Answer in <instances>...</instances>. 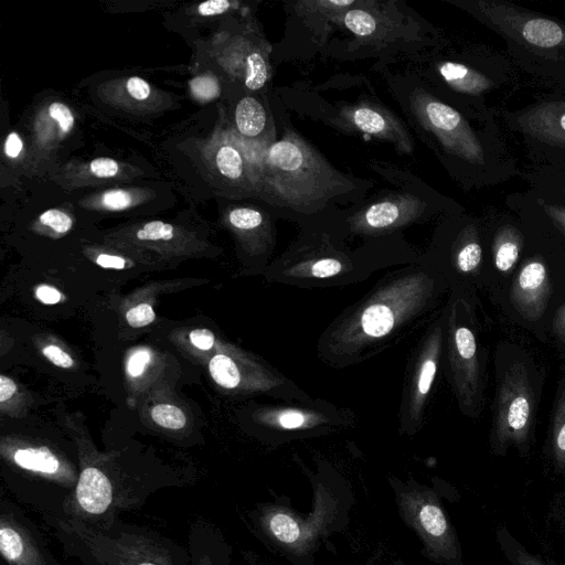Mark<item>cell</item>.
Here are the masks:
<instances>
[{
    "label": "cell",
    "mask_w": 565,
    "mask_h": 565,
    "mask_svg": "<svg viewBox=\"0 0 565 565\" xmlns=\"http://www.w3.org/2000/svg\"><path fill=\"white\" fill-rule=\"evenodd\" d=\"M546 267L540 258L527 260L519 271L512 290L514 305L527 317L535 318L543 309L547 294Z\"/></svg>",
    "instance_id": "obj_13"
},
{
    "label": "cell",
    "mask_w": 565,
    "mask_h": 565,
    "mask_svg": "<svg viewBox=\"0 0 565 565\" xmlns=\"http://www.w3.org/2000/svg\"><path fill=\"white\" fill-rule=\"evenodd\" d=\"M150 361V353L147 350L136 351L127 363V371L131 376H139L147 363Z\"/></svg>",
    "instance_id": "obj_37"
},
{
    "label": "cell",
    "mask_w": 565,
    "mask_h": 565,
    "mask_svg": "<svg viewBox=\"0 0 565 565\" xmlns=\"http://www.w3.org/2000/svg\"><path fill=\"white\" fill-rule=\"evenodd\" d=\"M217 171L226 179L239 182L247 180L256 190V172L247 166V158L233 142L221 143L214 154Z\"/></svg>",
    "instance_id": "obj_16"
},
{
    "label": "cell",
    "mask_w": 565,
    "mask_h": 565,
    "mask_svg": "<svg viewBox=\"0 0 565 565\" xmlns=\"http://www.w3.org/2000/svg\"><path fill=\"white\" fill-rule=\"evenodd\" d=\"M243 557L246 565H266L263 561L259 559L258 555L252 551H243Z\"/></svg>",
    "instance_id": "obj_44"
},
{
    "label": "cell",
    "mask_w": 565,
    "mask_h": 565,
    "mask_svg": "<svg viewBox=\"0 0 565 565\" xmlns=\"http://www.w3.org/2000/svg\"><path fill=\"white\" fill-rule=\"evenodd\" d=\"M436 72L454 95L455 107L479 119L499 116L521 87V73L505 51L487 44L438 61Z\"/></svg>",
    "instance_id": "obj_5"
},
{
    "label": "cell",
    "mask_w": 565,
    "mask_h": 565,
    "mask_svg": "<svg viewBox=\"0 0 565 565\" xmlns=\"http://www.w3.org/2000/svg\"><path fill=\"white\" fill-rule=\"evenodd\" d=\"M189 86L193 97L201 103L211 102L217 98L221 93L218 79L212 74L193 77Z\"/></svg>",
    "instance_id": "obj_24"
},
{
    "label": "cell",
    "mask_w": 565,
    "mask_h": 565,
    "mask_svg": "<svg viewBox=\"0 0 565 565\" xmlns=\"http://www.w3.org/2000/svg\"><path fill=\"white\" fill-rule=\"evenodd\" d=\"M188 548L192 565H231L233 548L212 522L196 518L189 526Z\"/></svg>",
    "instance_id": "obj_11"
},
{
    "label": "cell",
    "mask_w": 565,
    "mask_h": 565,
    "mask_svg": "<svg viewBox=\"0 0 565 565\" xmlns=\"http://www.w3.org/2000/svg\"><path fill=\"white\" fill-rule=\"evenodd\" d=\"M152 419L161 427L169 429H181L185 425V416L177 406L159 404L151 409Z\"/></svg>",
    "instance_id": "obj_25"
},
{
    "label": "cell",
    "mask_w": 565,
    "mask_h": 565,
    "mask_svg": "<svg viewBox=\"0 0 565 565\" xmlns=\"http://www.w3.org/2000/svg\"><path fill=\"white\" fill-rule=\"evenodd\" d=\"M23 150V141L20 135L15 131L10 132L3 145V152L8 158H18Z\"/></svg>",
    "instance_id": "obj_38"
},
{
    "label": "cell",
    "mask_w": 565,
    "mask_h": 565,
    "mask_svg": "<svg viewBox=\"0 0 565 565\" xmlns=\"http://www.w3.org/2000/svg\"><path fill=\"white\" fill-rule=\"evenodd\" d=\"M565 514V512H563Z\"/></svg>",
    "instance_id": "obj_47"
},
{
    "label": "cell",
    "mask_w": 565,
    "mask_h": 565,
    "mask_svg": "<svg viewBox=\"0 0 565 565\" xmlns=\"http://www.w3.org/2000/svg\"><path fill=\"white\" fill-rule=\"evenodd\" d=\"M533 411V392L522 365H513L502 377L495 399L492 447L504 454L509 446L521 448L527 440Z\"/></svg>",
    "instance_id": "obj_8"
},
{
    "label": "cell",
    "mask_w": 565,
    "mask_h": 565,
    "mask_svg": "<svg viewBox=\"0 0 565 565\" xmlns=\"http://www.w3.org/2000/svg\"><path fill=\"white\" fill-rule=\"evenodd\" d=\"M209 369L213 380L225 388H234L241 381L236 364L225 354L214 355L210 361Z\"/></svg>",
    "instance_id": "obj_20"
},
{
    "label": "cell",
    "mask_w": 565,
    "mask_h": 565,
    "mask_svg": "<svg viewBox=\"0 0 565 565\" xmlns=\"http://www.w3.org/2000/svg\"><path fill=\"white\" fill-rule=\"evenodd\" d=\"M342 268V265L332 258H324L316 262L311 266V274L318 278H327L337 275Z\"/></svg>",
    "instance_id": "obj_33"
},
{
    "label": "cell",
    "mask_w": 565,
    "mask_h": 565,
    "mask_svg": "<svg viewBox=\"0 0 565 565\" xmlns=\"http://www.w3.org/2000/svg\"><path fill=\"white\" fill-rule=\"evenodd\" d=\"M500 121L521 138L531 167L565 166V92L540 94L518 108L500 109Z\"/></svg>",
    "instance_id": "obj_7"
},
{
    "label": "cell",
    "mask_w": 565,
    "mask_h": 565,
    "mask_svg": "<svg viewBox=\"0 0 565 565\" xmlns=\"http://www.w3.org/2000/svg\"><path fill=\"white\" fill-rule=\"evenodd\" d=\"M228 222L235 228L249 231L259 227L264 223V216L256 209L242 206L228 213Z\"/></svg>",
    "instance_id": "obj_26"
},
{
    "label": "cell",
    "mask_w": 565,
    "mask_h": 565,
    "mask_svg": "<svg viewBox=\"0 0 565 565\" xmlns=\"http://www.w3.org/2000/svg\"><path fill=\"white\" fill-rule=\"evenodd\" d=\"M39 221L42 225L50 227L58 234L68 232L73 226L72 217L58 209H50L44 211L39 216Z\"/></svg>",
    "instance_id": "obj_28"
},
{
    "label": "cell",
    "mask_w": 565,
    "mask_h": 565,
    "mask_svg": "<svg viewBox=\"0 0 565 565\" xmlns=\"http://www.w3.org/2000/svg\"><path fill=\"white\" fill-rule=\"evenodd\" d=\"M497 542L501 552L511 565H551L540 555L526 550L505 526L495 530Z\"/></svg>",
    "instance_id": "obj_17"
},
{
    "label": "cell",
    "mask_w": 565,
    "mask_h": 565,
    "mask_svg": "<svg viewBox=\"0 0 565 565\" xmlns=\"http://www.w3.org/2000/svg\"><path fill=\"white\" fill-rule=\"evenodd\" d=\"M255 172L257 191L267 201L294 210L321 207L349 185L318 151L292 132H285L258 157Z\"/></svg>",
    "instance_id": "obj_4"
},
{
    "label": "cell",
    "mask_w": 565,
    "mask_h": 565,
    "mask_svg": "<svg viewBox=\"0 0 565 565\" xmlns=\"http://www.w3.org/2000/svg\"><path fill=\"white\" fill-rule=\"evenodd\" d=\"M312 507L301 513L280 502H264L247 513L250 531L268 548L292 565H316L322 542L349 523L353 495L340 481L312 483Z\"/></svg>",
    "instance_id": "obj_2"
},
{
    "label": "cell",
    "mask_w": 565,
    "mask_h": 565,
    "mask_svg": "<svg viewBox=\"0 0 565 565\" xmlns=\"http://www.w3.org/2000/svg\"><path fill=\"white\" fill-rule=\"evenodd\" d=\"M552 458L555 469L565 473V401H562L555 417L552 436Z\"/></svg>",
    "instance_id": "obj_22"
},
{
    "label": "cell",
    "mask_w": 565,
    "mask_h": 565,
    "mask_svg": "<svg viewBox=\"0 0 565 565\" xmlns=\"http://www.w3.org/2000/svg\"><path fill=\"white\" fill-rule=\"evenodd\" d=\"M190 341L201 350H209L214 344V334L207 329H196L191 331Z\"/></svg>",
    "instance_id": "obj_39"
},
{
    "label": "cell",
    "mask_w": 565,
    "mask_h": 565,
    "mask_svg": "<svg viewBox=\"0 0 565 565\" xmlns=\"http://www.w3.org/2000/svg\"><path fill=\"white\" fill-rule=\"evenodd\" d=\"M306 422V417L300 412H284L278 417V423L281 427L287 429H294L302 426Z\"/></svg>",
    "instance_id": "obj_40"
},
{
    "label": "cell",
    "mask_w": 565,
    "mask_h": 565,
    "mask_svg": "<svg viewBox=\"0 0 565 565\" xmlns=\"http://www.w3.org/2000/svg\"><path fill=\"white\" fill-rule=\"evenodd\" d=\"M424 206L419 199L411 194H393L366 206L359 213L355 223L366 230L390 228L414 218Z\"/></svg>",
    "instance_id": "obj_12"
},
{
    "label": "cell",
    "mask_w": 565,
    "mask_h": 565,
    "mask_svg": "<svg viewBox=\"0 0 565 565\" xmlns=\"http://www.w3.org/2000/svg\"><path fill=\"white\" fill-rule=\"evenodd\" d=\"M174 226L162 222H148L137 231L136 236L140 241H170L174 236Z\"/></svg>",
    "instance_id": "obj_27"
},
{
    "label": "cell",
    "mask_w": 565,
    "mask_h": 565,
    "mask_svg": "<svg viewBox=\"0 0 565 565\" xmlns=\"http://www.w3.org/2000/svg\"><path fill=\"white\" fill-rule=\"evenodd\" d=\"M391 486L404 524L422 543V554L439 565H465L459 537L439 494L411 480H392Z\"/></svg>",
    "instance_id": "obj_6"
},
{
    "label": "cell",
    "mask_w": 565,
    "mask_h": 565,
    "mask_svg": "<svg viewBox=\"0 0 565 565\" xmlns=\"http://www.w3.org/2000/svg\"><path fill=\"white\" fill-rule=\"evenodd\" d=\"M234 119L237 132L245 140L256 143L259 152L258 157L276 141L275 131L269 130L273 129L269 114L255 97L246 96L237 103Z\"/></svg>",
    "instance_id": "obj_14"
},
{
    "label": "cell",
    "mask_w": 565,
    "mask_h": 565,
    "mask_svg": "<svg viewBox=\"0 0 565 565\" xmlns=\"http://www.w3.org/2000/svg\"><path fill=\"white\" fill-rule=\"evenodd\" d=\"M127 93L135 100H146L151 93L149 83L139 76H131L126 82Z\"/></svg>",
    "instance_id": "obj_32"
},
{
    "label": "cell",
    "mask_w": 565,
    "mask_h": 565,
    "mask_svg": "<svg viewBox=\"0 0 565 565\" xmlns=\"http://www.w3.org/2000/svg\"><path fill=\"white\" fill-rule=\"evenodd\" d=\"M455 358L458 363L460 384L468 397L476 395L478 391V362L477 344L471 330L459 327L454 333Z\"/></svg>",
    "instance_id": "obj_15"
},
{
    "label": "cell",
    "mask_w": 565,
    "mask_h": 565,
    "mask_svg": "<svg viewBox=\"0 0 565 565\" xmlns=\"http://www.w3.org/2000/svg\"><path fill=\"white\" fill-rule=\"evenodd\" d=\"M343 24L355 35L371 36L379 30V20L370 11L364 9H351L342 14Z\"/></svg>",
    "instance_id": "obj_21"
},
{
    "label": "cell",
    "mask_w": 565,
    "mask_h": 565,
    "mask_svg": "<svg viewBox=\"0 0 565 565\" xmlns=\"http://www.w3.org/2000/svg\"><path fill=\"white\" fill-rule=\"evenodd\" d=\"M232 6L228 0H209L199 4L198 12L203 17L217 15L228 11Z\"/></svg>",
    "instance_id": "obj_35"
},
{
    "label": "cell",
    "mask_w": 565,
    "mask_h": 565,
    "mask_svg": "<svg viewBox=\"0 0 565 565\" xmlns=\"http://www.w3.org/2000/svg\"><path fill=\"white\" fill-rule=\"evenodd\" d=\"M139 195L124 189H113L103 192L97 199V206L107 211H122L132 206Z\"/></svg>",
    "instance_id": "obj_23"
},
{
    "label": "cell",
    "mask_w": 565,
    "mask_h": 565,
    "mask_svg": "<svg viewBox=\"0 0 565 565\" xmlns=\"http://www.w3.org/2000/svg\"><path fill=\"white\" fill-rule=\"evenodd\" d=\"M436 373V361L434 359H427L422 366L418 380V392L426 394L433 383Z\"/></svg>",
    "instance_id": "obj_34"
},
{
    "label": "cell",
    "mask_w": 565,
    "mask_h": 565,
    "mask_svg": "<svg viewBox=\"0 0 565 565\" xmlns=\"http://www.w3.org/2000/svg\"><path fill=\"white\" fill-rule=\"evenodd\" d=\"M47 114L54 120L62 134H67L74 126V115L72 110L61 102H53L49 108Z\"/></svg>",
    "instance_id": "obj_29"
},
{
    "label": "cell",
    "mask_w": 565,
    "mask_h": 565,
    "mask_svg": "<svg viewBox=\"0 0 565 565\" xmlns=\"http://www.w3.org/2000/svg\"><path fill=\"white\" fill-rule=\"evenodd\" d=\"M522 178L529 185L545 186L565 195V166L531 167L523 171Z\"/></svg>",
    "instance_id": "obj_19"
},
{
    "label": "cell",
    "mask_w": 565,
    "mask_h": 565,
    "mask_svg": "<svg viewBox=\"0 0 565 565\" xmlns=\"http://www.w3.org/2000/svg\"><path fill=\"white\" fill-rule=\"evenodd\" d=\"M343 125L375 138L390 141L403 152L413 149L412 137L402 122L384 107L372 104H359L344 107L339 114Z\"/></svg>",
    "instance_id": "obj_10"
},
{
    "label": "cell",
    "mask_w": 565,
    "mask_h": 565,
    "mask_svg": "<svg viewBox=\"0 0 565 565\" xmlns=\"http://www.w3.org/2000/svg\"><path fill=\"white\" fill-rule=\"evenodd\" d=\"M35 295L42 302L47 305L58 302L62 296L57 289L46 285L38 287Z\"/></svg>",
    "instance_id": "obj_41"
},
{
    "label": "cell",
    "mask_w": 565,
    "mask_h": 565,
    "mask_svg": "<svg viewBox=\"0 0 565 565\" xmlns=\"http://www.w3.org/2000/svg\"><path fill=\"white\" fill-rule=\"evenodd\" d=\"M391 565H406V564L401 559H396Z\"/></svg>",
    "instance_id": "obj_45"
},
{
    "label": "cell",
    "mask_w": 565,
    "mask_h": 565,
    "mask_svg": "<svg viewBox=\"0 0 565 565\" xmlns=\"http://www.w3.org/2000/svg\"><path fill=\"white\" fill-rule=\"evenodd\" d=\"M15 390L17 385L11 379L0 375V402L3 403L12 397Z\"/></svg>",
    "instance_id": "obj_43"
},
{
    "label": "cell",
    "mask_w": 565,
    "mask_h": 565,
    "mask_svg": "<svg viewBox=\"0 0 565 565\" xmlns=\"http://www.w3.org/2000/svg\"><path fill=\"white\" fill-rule=\"evenodd\" d=\"M454 3L502 39L520 73L541 86L565 92V21L508 0Z\"/></svg>",
    "instance_id": "obj_1"
},
{
    "label": "cell",
    "mask_w": 565,
    "mask_h": 565,
    "mask_svg": "<svg viewBox=\"0 0 565 565\" xmlns=\"http://www.w3.org/2000/svg\"><path fill=\"white\" fill-rule=\"evenodd\" d=\"M43 354L53 364L64 369L71 367L74 364L73 359L56 345H46L43 349Z\"/></svg>",
    "instance_id": "obj_36"
},
{
    "label": "cell",
    "mask_w": 565,
    "mask_h": 565,
    "mask_svg": "<svg viewBox=\"0 0 565 565\" xmlns=\"http://www.w3.org/2000/svg\"><path fill=\"white\" fill-rule=\"evenodd\" d=\"M564 322H565V312H564Z\"/></svg>",
    "instance_id": "obj_46"
},
{
    "label": "cell",
    "mask_w": 565,
    "mask_h": 565,
    "mask_svg": "<svg viewBox=\"0 0 565 565\" xmlns=\"http://www.w3.org/2000/svg\"><path fill=\"white\" fill-rule=\"evenodd\" d=\"M89 171L97 178H113L119 171V164L111 158H96L89 163Z\"/></svg>",
    "instance_id": "obj_31"
},
{
    "label": "cell",
    "mask_w": 565,
    "mask_h": 565,
    "mask_svg": "<svg viewBox=\"0 0 565 565\" xmlns=\"http://www.w3.org/2000/svg\"><path fill=\"white\" fill-rule=\"evenodd\" d=\"M0 554L6 565H62L41 527L3 493L0 499Z\"/></svg>",
    "instance_id": "obj_9"
},
{
    "label": "cell",
    "mask_w": 565,
    "mask_h": 565,
    "mask_svg": "<svg viewBox=\"0 0 565 565\" xmlns=\"http://www.w3.org/2000/svg\"><path fill=\"white\" fill-rule=\"evenodd\" d=\"M96 263L104 268L122 269L126 265L124 258L116 255L100 254Z\"/></svg>",
    "instance_id": "obj_42"
},
{
    "label": "cell",
    "mask_w": 565,
    "mask_h": 565,
    "mask_svg": "<svg viewBox=\"0 0 565 565\" xmlns=\"http://www.w3.org/2000/svg\"><path fill=\"white\" fill-rule=\"evenodd\" d=\"M40 516L63 553L83 565H192L188 547L120 518L87 524L51 514Z\"/></svg>",
    "instance_id": "obj_3"
},
{
    "label": "cell",
    "mask_w": 565,
    "mask_h": 565,
    "mask_svg": "<svg viewBox=\"0 0 565 565\" xmlns=\"http://www.w3.org/2000/svg\"><path fill=\"white\" fill-rule=\"evenodd\" d=\"M394 310L384 302L374 303L366 308L360 319L362 331L371 338L385 335L393 328Z\"/></svg>",
    "instance_id": "obj_18"
},
{
    "label": "cell",
    "mask_w": 565,
    "mask_h": 565,
    "mask_svg": "<svg viewBox=\"0 0 565 565\" xmlns=\"http://www.w3.org/2000/svg\"><path fill=\"white\" fill-rule=\"evenodd\" d=\"M126 319L131 327L140 328L150 324L154 320V312L150 305L140 303L128 310Z\"/></svg>",
    "instance_id": "obj_30"
}]
</instances>
